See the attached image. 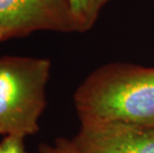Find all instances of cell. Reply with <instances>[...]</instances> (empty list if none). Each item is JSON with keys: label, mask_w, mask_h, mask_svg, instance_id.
<instances>
[{"label": "cell", "mask_w": 154, "mask_h": 153, "mask_svg": "<svg viewBox=\"0 0 154 153\" xmlns=\"http://www.w3.org/2000/svg\"><path fill=\"white\" fill-rule=\"evenodd\" d=\"M81 123L154 126V68L112 63L85 79L74 93Z\"/></svg>", "instance_id": "obj_1"}, {"label": "cell", "mask_w": 154, "mask_h": 153, "mask_svg": "<svg viewBox=\"0 0 154 153\" xmlns=\"http://www.w3.org/2000/svg\"><path fill=\"white\" fill-rule=\"evenodd\" d=\"M51 62L45 58L0 57V134H35L46 106Z\"/></svg>", "instance_id": "obj_2"}, {"label": "cell", "mask_w": 154, "mask_h": 153, "mask_svg": "<svg viewBox=\"0 0 154 153\" xmlns=\"http://www.w3.org/2000/svg\"><path fill=\"white\" fill-rule=\"evenodd\" d=\"M37 31H77L69 0H0V42Z\"/></svg>", "instance_id": "obj_3"}, {"label": "cell", "mask_w": 154, "mask_h": 153, "mask_svg": "<svg viewBox=\"0 0 154 153\" xmlns=\"http://www.w3.org/2000/svg\"><path fill=\"white\" fill-rule=\"evenodd\" d=\"M73 141L84 153H154V126L81 123Z\"/></svg>", "instance_id": "obj_4"}, {"label": "cell", "mask_w": 154, "mask_h": 153, "mask_svg": "<svg viewBox=\"0 0 154 153\" xmlns=\"http://www.w3.org/2000/svg\"><path fill=\"white\" fill-rule=\"evenodd\" d=\"M73 12L77 31H88L97 22L103 8L110 0H69Z\"/></svg>", "instance_id": "obj_5"}, {"label": "cell", "mask_w": 154, "mask_h": 153, "mask_svg": "<svg viewBox=\"0 0 154 153\" xmlns=\"http://www.w3.org/2000/svg\"><path fill=\"white\" fill-rule=\"evenodd\" d=\"M38 153H84L77 147L73 140L66 138L56 139L54 144H42L39 146Z\"/></svg>", "instance_id": "obj_6"}, {"label": "cell", "mask_w": 154, "mask_h": 153, "mask_svg": "<svg viewBox=\"0 0 154 153\" xmlns=\"http://www.w3.org/2000/svg\"><path fill=\"white\" fill-rule=\"evenodd\" d=\"M24 138L15 135H5L0 141V153H26Z\"/></svg>", "instance_id": "obj_7"}]
</instances>
